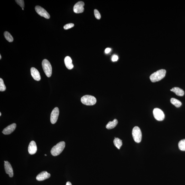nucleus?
Instances as JSON below:
<instances>
[{
    "mask_svg": "<svg viewBox=\"0 0 185 185\" xmlns=\"http://www.w3.org/2000/svg\"><path fill=\"white\" fill-rule=\"evenodd\" d=\"M166 70L164 69H161L154 73L150 76V79L152 82H155L160 81L165 76Z\"/></svg>",
    "mask_w": 185,
    "mask_h": 185,
    "instance_id": "1",
    "label": "nucleus"
},
{
    "mask_svg": "<svg viewBox=\"0 0 185 185\" xmlns=\"http://www.w3.org/2000/svg\"><path fill=\"white\" fill-rule=\"evenodd\" d=\"M65 147V143L62 141L58 143L52 148L51 153L53 156H57L61 153Z\"/></svg>",
    "mask_w": 185,
    "mask_h": 185,
    "instance_id": "2",
    "label": "nucleus"
},
{
    "mask_svg": "<svg viewBox=\"0 0 185 185\" xmlns=\"http://www.w3.org/2000/svg\"><path fill=\"white\" fill-rule=\"evenodd\" d=\"M81 102L84 105L87 106H92L96 104V99L93 96L86 95L82 97Z\"/></svg>",
    "mask_w": 185,
    "mask_h": 185,
    "instance_id": "3",
    "label": "nucleus"
},
{
    "mask_svg": "<svg viewBox=\"0 0 185 185\" xmlns=\"http://www.w3.org/2000/svg\"><path fill=\"white\" fill-rule=\"evenodd\" d=\"M42 66L46 76L50 77L52 75V67L50 62L47 59H45L42 62Z\"/></svg>",
    "mask_w": 185,
    "mask_h": 185,
    "instance_id": "4",
    "label": "nucleus"
},
{
    "mask_svg": "<svg viewBox=\"0 0 185 185\" xmlns=\"http://www.w3.org/2000/svg\"><path fill=\"white\" fill-rule=\"evenodd\" d=\"M132 135L133 139L136 142L139 143L141 142L142 134L139 128L136 126L133 128L132 131Z\"/></svg>",
    "mask_w": 185,
    "mask_h": 185,
    "instance_id": "5",
    "label": "nucleus"
},
{
    "mask_svg": "<svg viewBox=\"0 0 185 185\" xmlns=\"http://www.w3.org/2000/svg\"><path fill=\"white\" fill-rule=\"evenodd\" d=\"M154 116L157 120L162 121L165 118V114L161 110L158 108L154 109L153 111Z\"/></svg>",
    "mask_w": 185,
    "mask_h": 185,
    "instance_id": "6",
    "label": "nucleus"
},
{
    "mask_svg": "<svg viewBox=\"0 0 185 185\" xmlns=\"http://www.w3.org/2000/svg\"><path fill=\"white\" fill-rule=\"evenodd\" d=\"M35 9L37 13L40 16L44 17L47 19H49L50 18V15L48 12L41 7L37 6L35 7Z\"/></svg>",
    "mask_w": 185,
    "mask_h": 185,
    "instance_id": "7",
    "label": "nucleus"
},
{
    "mask_svg": "<svg viewBox=\"0 0 185 185\" xmlns=\"http://www.w3.org/2000/svg\"><path fill=\"white\" fill-rule=\"evenodd\" d=\"M59 109L58 107H55L51 112L50 115V122L52 124H55L57 120L59 115Z\"/></svg>",
    "mask_w": 185,
    "mask_h": 185,
    "instance_id": "8",
    "label": "nucleus"
},
{
    "mask_svg": "<svg viewBox=\"0 0 185 185\" xmlns=\"http://www.w3.org/2000/svg\"><path fill=\"white\" fill-rule=\"evenodd\" d=\"M84 3L82 1L78 2L74 6V12L76 13H82L84 11Z\"/></svg>",
    "mask_w": 185,
    "mask_h": 185,
    "instance_id": "9",
    "label": "nucleus"
},
{
    "mask_svg": "<svg viewBox=\"0 0 185 185\" xmlns=\"http://www.w3.org/2000/svg\"><path fill=\"white\" fill-rule=\"evenodd\" d=\"M4 169L6 172L9 175V177L12 178L13 176V170L12 166L8 161H4Z\"/></svg>",
    "mask_w": 185,
    "mask_h": 185,
    "instance_id": "10",
    "label": "nucleus"
},
{
    "mask_svg": "<svg viewBox=\"0 0 185 185\" xmlns=\"http://www.w3.org/2000/svg\"><path fill=\"white\" fill-rule=\"evenodd\" d=\"M16 127V124L15 123H13L4 128L2 131V133L5 135L10 134L15 130Z\"/></svg>",
    "mask_w": 185,
    "mask_h": 185,
    "instance_id": "11",
    "label": "nucleus"
},
{
    "mask_svg": "<svg viewBox=\"0 0 185 185\" xmlns=\"http://www.w3.org/2000/svg\"><path fill=\"white\" fill-rule=\"evenodd\" d=\"M50 177V174L46 171H44L39 173L37 176L36 179L39 181H42L49 179Z\"/></svg>",
    "mask_w": 185,
    "mask_h": 185,
    "instance_id": "12",
    "label": "nucleus"
},
{
    "mask_svg": "<svg viewBox=\"0 0 185 185\" xmlns=\"http://www.w3.org/2000/svg\"><path fill=\"white\" fill-rule=\"evenodd\" d=\"M31 76L35 80L37 81H39L41 80V78L40 73L35 68L32 67L31 68Z\"/></svg>",
    "mask_w": 185,
    "mask_h": 185,
    "instance_id": "13",
    "label": "nucleus"
},
{
    "mask_svg": "<svg viewBox=\"0 0 185 185\" xmlns=\"http://www.w3.org/2000/svg\"><path fill=\"white\" fill-rule=\"evenodd\" d=\"M37 151L36 143L34 141H31L28 147V152L31 155H33L36 153Z\"/></svg>",
    "mask_w": 185,
    "mask_h": 185,
    "instance_id": "14",
    "label": "nucleus"
},
{
    "mask_svg": "<svg viewBox=\"0 0 185 185\" xmlns=\"http://www.w3.org/2000/svg\"><path fill=\"white\" fill-rule=\"evenodd\" d=\"M64 62L65 65L67 69L71 70L73 68L74 66L72 63L71 58L69 56H66L65 58Z\"/></svg>",
    "mask_w": 185,
    "mask_h": 185,
    "instance_id": "15",
    "label": "nucleus"
},
{
    "mask_svg": "<svg viewBox=\"0 0 185 185\" xmlns=\"http://www.w3.org/2000/svg\"><path fill=\"white\" fill-rule=\"evenodd\" d=\"M170 91L173 92L178 96H182L184 95V92L183 89L179 87H174L170 89Z\"/></svg>",
    "mask_w": 185,
    "mask_h": 185,
    "instance_id": "16",
    "label": "nucleus"
},
{
    "mask_svg": "<svg viewBox=\"0 0 185 185\" xmlns=\"http://www.w3.org/2000/svg\"><path fill=\"white\" fill-rule=\"evenodd\" d=\"M118 123V121L116 119H115L113 121H110L109 122L107 125H106V128L108 129H111L114 128L116 126Z\"/></svg>",
    "mask_w": 185,
    "mask_h": 185,
    "instance_id": "17",
    "label": "nucleus"
},
{
    "mask_svg": "<svg viewBox=\"0 0 185 185\" xmlns=\"http://www.w3.org/2000/svg\"><path fill=\"white\" fill-rule=\"evenodd\" d=\"M114 143L115 146L118 149H120L123 145L122 140L118 138H115V139L114 140Z\"/></svg>",
    "mask_w": 185,
    "mask_h": 185,
    "instance_id": "18",
    "label": "nucleus"
},
{
    "mask_svg": "<svg viewBox=\"0 0 185 185\" xmlns=\"http://www.w3.org/2000/svg\"><path fill=\"white\" fill-rule=\"evenodd\" d=\"M170 102L171 104L177 108L180 107L182 105L181 102L176 98H171L170 99Z\"/></svg>",
    "mask_w": 185,
    "mask_h": 185,
    "instance_id": "19",
    "label": "nucleus"
},
{
    "mask_svg": "<svg viewBox=\"0 0 185 185\" xmlns=\"http://www.w3.org/2000/svg\"><path fill=\"white\" fill-rule=\"evenodd\" d=\"M4 35L5 39L7 40L9 42H12L13 41V37L7 31H6L4 33Z\"/></svg>",
    "mask_w": 185,
    "mask_h": 185,
    "instance_id": "20",
    "label": "nucleus"
},
{
    "mask_svg": "<svg viewBox=\"0 0 185 185\" xmlns=\"http://www.w3.org/2000/svg\"><path fill=\"white\" fill-rule=\"evenodd\" d=\"M178 146L182 151H185V139L182 140L179 142Z\"/></svg>",
    "mask_w": 185,
    "mask_h": 185,
    "instance_id": "21",
    "label": "nucleus"
},
{
    "mask_svg": "<svg viewBox=\"0 0 185 185\" xmlns=\"http://www.w3.org/2000/svg\"><path fill=\"white\" fill-rule=\"evenodd\" d=\"M6 89V87L4 85V81L2 78H0V91L3 92Z\"/></svg>",
    "mask_w": 185,
    "mask_h": 185,
    "instance_id": "22",
    "label": "nucleus"
},
{
    "mask_svg": "<svg viewBox=\"0 0 185 185\" xmlns=\"http://www.w3.org/2000/svg\"><path fill=\"white\" fill-rule=\"evenodd\" d=\"M15 1L17 4L19 5L22 9L24 8V1L22 0H16Z\"/></svg>",
    "mask_w": 185,
    "mask_h": 185,
    "instance_id": "23",
    "label": "nucleus"
},
{
    "mask_svg": "<svg viewBox=\"0 0 185 185\" xmlns=\"http://www.w3.org/2000/svg\"><path fill=\"white\" fill-rule=\"evenodd\" d=\"M94 13L96 19H100L101 18V14L98 10L95 9L94 10Z\"/></svg>",
    "mask_w": 185,
    "mask_h": 185,
    "instance_id": "24",
    "label": "nucleus"
},
{
    "mask_svg": "<svg viewBox=\"0 0 185 185\" xmlns=\"http://www.w3.org/2000/svg\"><path fill=\"white\" fill-rule=\"evenodd\" d=\"M74 26V24L73 23H69V24L65 25L64 26V28L65 30H68V29L71 28Z\"/></svg>",
    "mask_w": 185,
    "mask_h": 185,
    "instance_id": "25",
    "label": "nucleus"
},
{
    "mask_svg": "<svg viewBox=\"0 0 185 185\" xmlns=\"http://www.w3.org/2000/svg\"><path fill=\"white\" fill-rule=\"evenodd\" d=\"M118 57L117 55H114L112 56V61L113 62L117 61L118 60Z\"/></svg>",
    "mask_w": 185,
    "mask_h": 185,
    "instance_id": "26",
    "label": "nucleus"
},
{
    "mask_svg": "<svg viewBox=\"0 0 185 185\" xmlns=\"http://www.w3.org/2000/svg\"><path fill=\"white\" fill-rule=\"evenodd\" d=\"M111 49L109 48H107V49H105V52L106 54H108L111 51Z\"/></svg>",
    "mask_w": 185,
    "mask_h": 185,
    "instance_id": "27",
    "label": "nucleus"
},
{
    "mask_svg": "<svg viewBox=\"0 0 185 185\" xmlns=\"http://www.w3.org/2000/svg\"><path fill=\"white\" fill-rule=\"evenodd\" d=\"M66 185H72L71 184V183L70 182H68L66 183Z\"/></svg>",
    "mask_w": 185,
    "mask_h": 185,
    "instance_id": "28",
    "label": "nucleus"
},
{
    "mask_svg": "<svg viewBox=\"0 0 185 185\" xmlns=\"http://www.w3.org/2000/svg\"><path fill=\"white\" fill-rule=\"evenodd\" d=\"M1 58H2V56H1V55H0V59H1Z\"/></svg>",
    "mask_w": 185,
    "mask_h": 185,
    "instance_id": "29",
    "label": "nucleus"
},
{
    "mask_svg": "<svg viewBox=\"0 0 185 185\" xmlns=\"http://www.w3.org/2000/svg\"><path fill=\"white\" fill-rule=\"evenodd\" d=\"M1 115H2V114H1V113H0V116H1Z\"/></svg>",
    "mask_w": 185,
    "mask_h": 185,
    "instance_id": "30",
    "label": "nucleus"
},
{
    "mask_svg": "<svg viewBox=\"0 0 185 185\" xmlns=\"http://www.w3.org/2000/svg\"><path fill=\"white\" fill-rule=\"evenodd\" d=\"M45 155L46 156L47 155L46 154Z\"/></svg>",
    "mask_w": 185,
    "mask_h": 185,
    "instance_id": "31",
    "label": "nucleus"
},
{
    "mask_svg": "<svg viewBox=\"0 0 185 185\" xmlns=\"http://www.w3.org/2000/svg\"><path fill=\"white\" fill-rule=\"evenodd\" d=\"M22 10H24V8H22Z\"/></svg>",
    "mask_w": 185,
    "mask_h": 185,
    "instance_id": "32",
    "label": "nucleus"
}]
</instances>
